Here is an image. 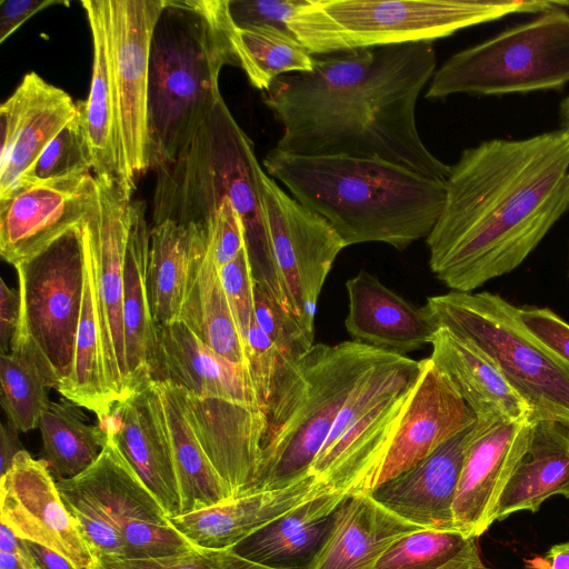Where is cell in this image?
I'll return each mask as SVG.
<instances>
[{
	"instance_id": "obj_1",
	"label": "cell",
	"mask_w": 569,
	"mask_h": 569,
	"mask_svg": "<svg viewBox=\"0 0 569 569\" xmlns=\"http://www.w3.org/2000/svg\"><path fill=\"white\" fill-rule=\"evenodd\" d=\"M308 72L277 78L263 103L282 126L280 151L380 159L446 181L450 166L423 143L419 96L436 72L432 42L313 56Z\"/></svg>"
},
{
	"instance_id": "obj_2",
	"label": "cell",
	"mask_w": 569,
	"mask_h": 569,
	"mask_svg": "<svg viewBox=\"0 0 569 569\" xmlns=\"http://www.w3.org/2000/svg\"><path fill=\"white\" fill-rule=\"evenodd\" d=\"M445 186L429 267L451 291L472 292L518 268L569 211V133L482 141Z\"/></svg>"
},
{
	"instance_id": "obj_3",
	"label": "cell",
	"mask_w": 569,
	"mask_h": 569,
	"mask_svg": "<svg viewBox=\"0 0 569 569\" xmlns=\"http://www.w3.org/2000/svg\"><path fill=\"white\" fill-rule=\"evenodd\" d=\"M263 167L323 218L346 247L382 242L403 250L429 236L446 199L445 181L380 159L299 156L273 148Z\"/></svg>"
},
{
	"instance_id": "obj_4",
	"label": "cell",
	"mask_w": 569,
	"mask_h": 569,
	"mask_svg": "<svg viewBox=\"0 0 569 569\" xmlns=\"http://www.w3.org/2000/svg\"><path fill=\"white\" fill-rule=\"evenodd\" d=\"M233 27L228 0H166L149 54L150 169L176 160L222 98Z\"/></svg>"
},
{
	"instance_id": "obj_5",
	"label": "cell",
	"mask_w": 569,
	"mask_h": 569,
	"mask_svg": "<svg viewBox=\"0 0 569 569\" xmlns=\"http://www.w3.org/2000/svg\"><path fill=\"white\" fill-rule=\"evenodd\" d=\"M390 353L353 340L315 343L299 357H281L263 407L256 491L283 488L310 475L340 410Z\"/></svg>"
},
{
	"instance_id": "obj_6",
	"label": "cell",
	"mask_w": 569,
	"mask_h": 569,
	"mask_svg": "<svg viewBox=\"0 0 569 569\" xmlns=\"http://www.w3.org/2000/svg\"><path fill=\"white\" fill-rule=\"evenodd\" d=\"M551 1L307 0L288 30L312 56L415 42L515 13H540Z\"/></svg>"
},
{
	"instance_id": "obj_7",
	"label": "cell",
	"mask_w": 569,
	"mask_h": 569,
	"mask_svg": "<svg viewBox=\"0 0 569 569\" xmlns=\"http://www.w3.org/2000/svg\"><path fill=\"white\" fill-rule=\"evenodd\" d=\"M437 328L445 327L487 353L531 409V422L569 428V361L535 338L518 307L488 291H449L423 306Z\"/></svg>"
},
{
	"instance_id": "obj_8",
	"label": "cell",
	"mask_w": 569,
	"mask_h": 569,
	"mask_svg": "<svg viewBox=\"0 0 569 569\" xmlns=\"http://www.w3.org/2000/svg\"><path fill=\"white\" fill-rule=\"evenodd\" d=\"M57 487L97 557L149 559L194 547L109 439L93 465Z\"/></svg>"
},
{
	"instance_id": "obj_9",
	"label": "cell",
	"mask_w": 569,
	"mask_h": 569,
	"mask_svg": "<svg viewBox=\"0 0 569 569\" xmlns=\"http://www.w3.org/2000/svg\"><path fill=\"white\" fill-rule=\"evenodd\" d=\"M425 366L395 352L380 362L340 410L309 473L330 491L370 492Z\"/></svg>"
},
{
	"instance_id": "obj_10",
	"label": "cell",
	"mask_w": 569,
	"mask_h": 569,
	"mask_svg": "<svg viewBox=\"0 0 569 569\" xmlns=\"http://www.w3.org/2000/svg\"><path fill=\"white\" fill-rule=\"evenodd\" d=\"M552 6L533 19L466 48L431 78L427 99L559 90L569 83V11Z\"/></svg>"
},
{
	"instance_id": "obj_11",
	"label": "cell",
	"mask_w": 569,
	"mask_h": 569,
	"mask_svg": "<svg viewBox=\"0 0 569 569\" xmlns=\"http://www.w3.org/2000/svg\"><path fill=\"white\" fill-rule=\"evenodd\" d=\"M178 158L230 199L241 220L254 282L290 311L272 251L263 198L264 171L256 157L253 142L223 98Z\"/></svg>"
},
{
	"instance_id": "obj_12",
	"label": "cell",
	"mask_w": 569,
	"mask_h": 569,
	"mask_svg": "<svg viewBox=\"0 0 569 569\" xmlns=\"http://www.w3.org/2000/svg\"><path fill=\"white\" fill-rule=\"evenodd\" d=\"M14 268L21 299L17 331L36 342L60 383L71 370L83 302L86 254L81 224Z\"/></svg>"
},
{
	"instance_id": "obj_13",
	"label": "cell",
	"mask_w": 569,
	"mask_h": 569,
	"mask_svg": "<svg viewBox=\"0 0 569 569\" xmlns=\"http://www.w3.org/2000/svg\"><path fill=\"white\" fill-rule=\"evenodd\" d=\"M120 168L131 191L150 169L149 54L166 0H103Z\"/></svg>"
},
{
	"instance_id": "obj_14",
	"label": "cell",
	"mask_w": 569,
	"mask_h": 569,
	"mask_svg": "<svg viewBox=\"0 0 569 569\" xmlns=\"http://www.w3.org/2000/svg\"><path fill=\"white\" fill-rule=\"evenodd\" d=\"M97 202L81 227L84 252L92 272L106 380L112 402H116L131 393L124 358L122 310L133 191L111 179H97Z\"/></svg>"
},
{
	"instance_id": "obj_15",
	"label": "cell",
	"mask_w": 569,
	"mask_h": 569,
	"mask_svg": "<svg viewBox=\"0 0 569 569\" xmlns=\"http://www.w3.org/2000/svg\"><path fill=\"white\" fill-rule=\"evenodd\" d=\"M273 257L291 313L315 340L317 303L328 273L346 248L333 228L262 176Z\"/></svg>"
},
{
	"instance_id": "obj_16",
	"label": "cell",
	"mask_w": 569,
	"mask_h": 569,
	"mask_svg": "<svg viewBox=\"0 0 569 569\" xmlns=\"http://www.w3.org/2000/svg\"><path fill=\"white\" fill-rule=\"evenodd\" d=\"M0 522L19 538L66 557L78 569H93L98 557L64 505L57 480L42 460L20 451L0 477Z\"/></svg>"
},
{
	"instance_id": "obj_17",
	"label": "cell",
	"mask_w": 569,
	"mask_h": 569,
	"mask_svg": "<svg viewBox=\"0 0 569 569\" xmlns=\"http://www.w3.org/2000/svg\"><path fill=\"white\" fill-rule=\"evenodd\" d=\"M98 199L91 172L39 182L0 200V254L16 266L80 226Z\"/></svg>"
},
{
	"instance_id": "obj_18",
	"label": "cell",
	"mask_w": 569,
	"mask_h": 569,
	"mask_svg": "<svg viewBox=\"0 0 569 569\" xmlns=\"http://www.w3.org/2000/svg\"><path fill=\"white\" fill-rule=\"evenodd\" d=\"M530 420L475 422L452 506L453 529L478 539L496 521L499 498L527 451Z\"/></svg>"
},
{
	"instance_id": "obj_19",
	"label": "cell",
	"mask_w": 569,
	"mask_h": 569,
	"mask_svg": "<svg viewBox=\"0 0 569 569\" xmlns=\"http://www.w3.org/2000/svg\"><path fill=\"white\" fill-rule=\"evenodd\" d=\"M181 389L189 423L230 498L256 492L266 430L262 408Z\"/></svg>"
},
{
	"instance_id": "obj_20",
	"label": "cell",
	"mask_w": 569,
	"mask_h": 569,
	"mask_svg": "<svg viewBox=\"0 0 569 569\" xmlns=\"http://www.w3.org/2000/svg\"><path fill=\"white\" fill-rule=\"evenodd\" d=\"M169 518L181 513L172 452L153 379L112 403L99 422Z\"/></svg>"
},
{
	"instance_id": "obj_21",
	"label": "cell",
	"mask_w": 569,
	"mask_h": 569,
	"mask_svg": "<svg viewBox=\"0 0 569 569\" xmlns=\"http://www.w3.org/2000/svg\"><path fill=\"white\" fill-rule=\"evenodd\" d=\"M77 111V103L64 90L33 71L23 76L0 106V200L11 194L23 173Z\"/></svg>"
},
{
	"instance_id": "obj_22",
	"label": "cell",
	"mask_w": 569,
	"mask_h": 569,
	"mask_svg": "<svg viewBox=\"0 0 569 569\" xmlns=\"http://www.w3.org/2000/svg\"><path fill=\"white\" fill-rule=\"evenodd\" d=\"M476 420L475 413L452 383L427 358L376 487L407 471L442 443L471 427Z\"/></svg>"
},
{
	"instance_id": "obj_23",
	"label": "cell",
	"mask_w": 569,
	"mask_h": 569,
	"mask_svg": "<svg viewBox=\"0 0 569 569\" xmlns=\"http://www.w3.org/2000/svg\"><path fill=\"white\" fill-rule=\"evenodd\" d=\"M473 425L407 471L375 487L370 497L422 529L456 531L452 506Z\"/></svg>"
},
{
	"instance_id": "obj_24",
	"label": "cell",
	"mask_w": 569,
	"mask_h": 569,
	"mask_svg": "<svg viewBox=\"0 0 569 569\" xmlns=\"http://www.w3.org/2000/svg\"><path fill=\"white\" fill-rule=\"evenodd\" d=\"M330 491L312 475L279 489L260 490L170 518L194 547L231 549L300 503Z\"/></svg>"
},
{
	"instance_id": "obj_25",
	"label": "cell",
	"mask_w": 569,
	"mask_h": 569,
	"mask_svg": "<svg viewBox=\"0 0 569 569\" xmlns=\"http://www.w3.org/2000/svg\"><path fill=\"white\" fill-rule=\"evenodd\" d=\"M156 333L152 379L171 382L196 396L262 408L248 368L216 353L180 320L157 326Z\"/></svg>"
},
{
	"instance_id": "obj_26",
	"label": "cell",
	"mask_w": 569,
	"mask_h": 569,
	"mask_svg": "<svg viewBox=\"0 0 569 569\" xmlns=\"http://www.w3.org/2000/svg\"><path fill=\"white\" fill-rule=\"evenodd\" d=\"M349 335L365 345L403 355L431 345L437 331L426 310L361 270L346 282Z\"/></svg>"
},
{
	"instance_id": "obj_27",
	"label": "cell",
	"mask_w": 569,
	"mask_h": 569,
	"mask_svg": "<svg viewBox=\"0 0 569 569\" xmlns=\"http://www.w3.org/2000/svg\"><path fill=\"white\" fill-rule=\"evenodd\" d=\"M429 357L476 416L477 422L531 421V409L495 361L469 340L439 327Z\"/></svg>"
},
{
	"instance_id": "obj_28",
	"label": "cell",
	"mask_w": 569,
	"mask_h": 569,
	"mask_svg": "<svg viewBox=\"0 0 569 569\" xmlns=\"http://www.w3.org/2000/svg\"><path fill=\"white\" fill-rule=\"evenodd\" d=\"M347 496L328 491L311 498L231 549L240 557L270 569H310Z\"/></svg>"
},
{
	"instance_id": "obj_29",
	"label": "cell",
	"mask_w": 569,
	"mask_h": 569,
	"mask_svg": "<svg viewBox=\"0 0 569 569\" xmlns=\"http://www.w3.org/2000/svg\"><path fill=\"white\" fill-rule=\"evenodd\" d=\"M421 529L382 507L369 493L347 496L310 569H375L395 542Z\"/></svg>"
},
{
	"instance_id": "obj_30",
	"label": "cell",
	"mask_w": 569,
	"mask_h": 569,
	"mask_svg": "<svg viewBox=\"0 0 569 569\" xmlns=\"http://www.w3.org/2000/svg\"><path fill=\"white\" fill-rule=\"evenodd\" d=\"M146 204L132 200L124 258L123 332L124 358L131 392L152 379L156 362L157 326L147 292L150 229Z\"/></svg>"
},
{
	"instance_id": "obj_31",
	"label": "cell",
	"mask_w": 569,
	"mask_h": 569,
	"mask_svg": "<svg viewBox=\"0 0 569 569\" xmlns=\"http://www.w3.org/2000/svg\"><path fill=\"white\" fill-rule=\"evenodd\" d=\"M553 496L569 499V428L532 422L526 453L516 466L496 508V521L515 512H536Z\"/></svg>"
},
{
	"instance_id": "obj_32",
	"label": "cell",
	"mask_w": 569,
	"mask_h": 569,
	"mask_svg": "<svg viewBox=\"0 0 569 569\" xmlns=\"http://www.w3.org/2000/svg\"><path fill=\"white\" fill-rule=\"evenodd\" d=\"M207 244L206 231L196 224L166 220L150 228L147 292L156 326L179 318L193 268Z\"/></svg>"
},
{
	"instance_id": "obj_33",
	"label": "cell",
	"mask_w": 569,
	"mask_h": 569,
	"mask_svg": "<svg viewBox=\"0 0 569 569\" xmlns=\"http://www.w3.org/2000/svg\"><path fill=\"white\" fill-rule=\"evenodd\" d=\"M81 4L91 29L93 60L88 99L77 104L92 152V171L97 179L117 180L124 186L120 168L104 3L103 0H84Z\"/></svg>"
},
{
	"instance_id": "obj_34",
	"label": "cell",
	"mask_w": 569,
	"mask_h": 569,
	"mask_svg": "<svg viewBox=\"0 0 569 569\" xmlns=\"http://www.w3.org/2000/svg\"><path fill=\"white\" fill-rule=\"evenodd\" d=\"M153 382L171 447L181 499L180 515L231 499L189 423L181 387L163 380L153 379Z\"/></svg>"
},
{
	"instance_id": "obj_35",
	"label": "cell",
	"mask_w": 569,
	"mask_h": 569,
	"mask_svg": "<svg viewBox=\"0 0 569 569\" xmlns=\"http://www.w3.org/2000/svg\"><path fill=\"white\" fill-rule=\"evenodd\" d=\"M194 336L232 363L247 367L246 341L209 252L197 261L179 318Z\"/></svg>"
},
{
	"instance_id": "obj_36",
	"label": "cell",
	"mask_w": 569,
	"mask_h": 569,
	"mask_svg": "<svg viewBox=\"0 0 569 569\" xmlns=\"http://www.w3.org/2000/svg\"><path fill=\"white\" fill-rule=\"evenodd\" d=\"M58 385V375L36 342L17 331L10 352L0 357L1 405L8 422L19 432L37 428L50 403L49 390Z\"/></svg>"
},
{
	"instance_id": "obj_37",
	"label": "cell",
	"mask_w": 569,
	"mask_h": 569,
	"mask_svg": "<svg viewBox=\"0 0 569 569\" xmlns=\"http://www.w3.org/2000/svg\"><path fill=\"white\" fill-rule=\"evenodd\" d=\"M80 406L63 398L50 401L38 428L42 439L41 459L56 480L73 478L96 462L108 441L98 425H90Z\"/></svg>"
},
{
	"instance_id": "obj_38",
	"label": "cell",
	"mask_w": 569,
	"mask_h": 569,
	"mask_svg": "<svg viewBox=\"0 0 569 569\" xmlns=\"http://www.w3.org/2000/svg\"><path fill=\"white\" fill-rule=\"evenodd\" d=\"M231 44L238 67L262 92L280 76L308 72L315 57L289 31L270 26L233 27Z\"/></svg>"
},
{
	"instance_id": "obj_39",
	"label": "cell",
	"mask_w": 569,
	"mask_h": 569,
	"mask_svg": "<svg viewBox=\"0 0 569 569\" xmlns=\"http://www.w3.org/2000/svg\"><path fill=\"white\" fill-rule=\"evenodd\" d=\"M92 169V152L78 108L73 119L23 173L11 194L39 182L88 173Z\"/></svg>"
},
{
	"instance_id": "obj_40",
	"label": "cell",
	"mask_w": 569,
	"mask_h": 569,
	"mask_svg": "<svg viewBox=\"0 0 569 569\" xmlns=\"http://www.w3.org/2000/svg\"><path fill=\"white\" fill-rule=\"evenodd\" d=\"M472 540L458 531L421 529L395 542L375 569H440Z\"/></svg>"
},
{
	"instance_id": "obj_41",
	"label": "cell",
	"mask_w": 569,
	"mask_h": 569,
	"mask_svg": "<svg viewBox=\"0 0 569 569\" xmlns=\"http://www.w3.org/2000/svg\"><path fill=\"white\" fill-rule=\"evenodd\" d=\"M93 569H270L247 560L232 549L193 547L187 551L149 559L99 556Z\"/></svg>"
},
{
	"instance_id": "obj_42",
	"label": "cell",
	"mask_w": 569,
	"mask_h": 569,
	"mask_svg": "<svg viewBox=\"0 0 569 569\" xmlns=\"http://www.w3.org/2000/svg\"><path fill=\"white\" fill-rule=\"evenodd\" d=\"M253 303L256 322L282 356L299 357L315 345V340L306 335L295 316L283 308L264 287L256 282Z\"/></svg>"
},
{
	"instance_id": "obj_43",
	"label": "cell",
	"mask_w": 569,
	"mask_h": 569,
	"mask_svg": "<svg viewBox=\"0 0 569 569\" xmlns=\"http://www.w3.org/2000/svg\"><path fill=\"white\" fill-rule=\"evenodd\" d=\"M218 273L238 328L246 341L254 309V280L246 248L243 247L229 263L220 268Z\"/></svg>"
},
{
	"instance_id": "obj_44",
	"label": "cell",
	"mask_w": 569,
	"mask_h": 569,
	"mask_svg": "<svg viewBox=\"0 0 569 569\" xmlns=\"http://www.w3.org/2000/svg\"><path fill=\"white\" fill-rule=\"evenodd\" d=\"M246 356L248 371L263 409L282 355L254 317L246 337Z\"/></svg>"
},
{
	"instance_id": "obj_45",
	"label": "cell",
	"mask_w": 569,
	"mask_h": 569,
	"mask_svg": "<svg viewBox=\"0 0 569 569\" xmlns=\"http://www.w3.org/2000/svg\"><path fill=\"white\" fill-rule=\"evenodd\" d=\"M306 2L307 0H228V9L236 27L270 26L289 31V21Z\"/></svg>"
},
{
	"instance_id": "obj_46",
	"label": "cell",
	"mask_w": 569,
	"mask_h": 569,
	"mask_svg": "<svg viewBox=\"0 0 569 569\" xmlns=\"http://www.w3.org/2000/svg\"><path fill=\"white\" fill-rule=\"evenodd\" d=\"M525 328L540 342L569 361V323L547 307H518Z\"/></svg>"
},
{
	"instance_id": "obj_47",
	"label": "cell",
	"mask_w": 569,
	"mask_h": 569,
	"mask_svg": "<svg viewBox=\"0 0 569 569\" xmlns=\"http://www.w3.org/2000/svg\"><path fill=\"white\" fill-rule=\"evenodd\" d=\"M56 4L69 6L67 0H2L0 2V43L39 11Z\"/></svg>"
},
{
	"instance_id": "obj_48",
	"label": "cell",
	"mask_w": 569,
	"mask_h": 569,
	"mask_svg": "<svg viewBox=\"0 0 569 569\" xmlns=\"http://www.w3.org/2000/svg\"><path fill=\"white\" fill-rule=\"evenodd\" d=\"M21 299L19 290L8 287L0 279V351L8 353L20 322Z\"/></svg>"
},
{
	"instance_id": "obj_49",
	"label": "cell",
	"mask_w": 569,
	"mask_h": 569,
	"mask_svg": "<svg viewBox=\"0 0 569 569\" xmlns=\"http://www.w3.org/2000/svg\"><path fill=\"white\" fill-rule=\"evenodd\" d=\"M525 569H569V541L556 543L545 553L525 559Z\"/></svg>"
},
{
	"instance_id": "obj_50",
	"label": "cell",
	"mask_w": 569,
	"mask_h": 569,
	"mask_svg": "<svg viewBox=\"0 0 569 569\" xmlns=\"http://www.w3.org/2000/svg\"><path fill=\"white\" fill-rule=\"evenodd\" d=\"M26 450L19 439V430L11 423H2L0 428V477L12 465L14 457Z\"/></svg>"
},
{
	"instance_id": "obj_51",
	"label": "cell",
	"mask_w": 569,
	"mask_h": 569,
	"mask_svg": "<svg viewBox=\"0 0 569 569\" xmlns=\"http://www.w3.org/2000/svg\"><path fill=\"white\" fill-rule=\"evenodd\" d=\"M28 550L37 569H78L66 557L40 543L26 540Z\"/></svg>"
},
{
	"instance_id": "obj_52",
	"label": "cell",
	"mask_w": 569,
	"mask_h": 569,
	"mask_svg": "<svg viewBox=\"0 0 569 569\" xmlns=\"http://www.w3.org/2000/svg\"><path fill=\"white\" fill-rule=\"evenodd\" d=\"M0 551L17 555L24 561L27 569H37V566L26 545V540L19 538L3 522H0Z\"/></svg>"
},
{
	"instance_id": "obj_53",
	"label": "cell",
	"mask_w": 569,
	"mask_h": 569,
	"mask_svg": "<svg viewBox=\"0 0 569 569\" xmlns=\"http://www.w3.org/2000/svg\"><path fill=\"white\" fill-rule=\"evenodd\" d=\"M440 569H490L481 559L477 545L473 539L456 558Z\"/></svg>"
},
{
	"instance_id": "obj_54",
	"label": "cell",
	"mask_w": 569,
	"mask_h": 569,
	"mask_svg": "<svg viewBox=\"0 0 569 569\" xmlns=\"http://www.w3.org/2000/svg\"><path fill=\"white\" fill-rule=\"evenodd\" d=\"M0 569H27V566L17 555L0 551Z\"/></svg>"
},
{
	"instance_id": "obj_55",
	"label": "cell",
	"mask_w": 569,
	"mask_h": 569,
	"mask_svg": "<svg viewBox=\"0 0 569 569\" xmlns=\"http://www.w3.org/2000/svg\"><path fill=\"white\" fill-rule=\"evenodd\" d=\"M559 120L562 130L569 133V94L560 102Z\"/></svg>"
},
{
	"instance_id": "obj_56",
	"label": "cell",
	"mask_w": 569,
	"mask_h": 569,
	"mask_svg": "<svg viewBox=\"0 0 569 569\" xmlns=\"http://www.w3.org/2000/svg\"><path fill=\"white\" fill-rule=\"evenodd\" d=\"M557 6L566 9L569 11V0L567 1H562V0H557V1H553Z\"/></svg>"
},
{
	"instance_id": "obj_57",
	"label": "cell",
	"mask_w": 569,
	"mask_h": 569,
	"mask_svg": "<svg viewBox=\"0 0 569 569\" xmlns=\"http://www.w3.org/2000/svg\"><path fill=\"white\" fill-rule=\"evenodd\" d=\"M569 274V273H568Z\"/></svg>"
}]
</instances>
